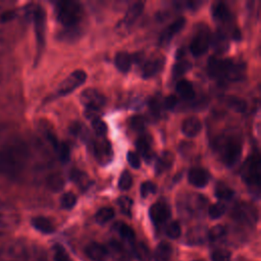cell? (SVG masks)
<instances>
[{"instance_id":"cell-13","label":"cell","mask_w":261,"mask_h":261,"mask_svg":"<svg viewBox=\"0 0 261 261\" xmlns=\"http://www.w3.org/2000/svg\"><path fill=\"white\" fill-rule=\"evenodd\" d=\"M209 173L206 169L202 167H193L189 170L188 180L196 188H204L209 181Z\"/></svg>"},{"instance_id":"cell-36","label":"cell","mask_w":261,"mask_h":261,"mask_svg":"<svg viewBox=\"0 0 261 261\" xmlns=\"http://www.w3.org/2000/svg\"><path fill=\"white\" fill-rule=\"evenodd\" d=\"M226 104L228 105L229 108H231L232 110L243 113L246 111L247 109V103L244 99L240 98V97H236V96H230L227 97L226 99Z\"/></svg>"},{"instance_id":"cell-48","label":"cell","mask_w":261,"mask_h":261,"mask_svg":"<svg viewBox=\"0 0 261 261\" xmlns=\"http://www.w3.org/2000/svg\"><path fill=\"white\" fill-rule=\"evenodd\" d=\"M156 192V186L151 182V181H144L142 185H141V188H140V193H141V196L143 198H146L148 197L149 195L151 194H154Z\"/></svg>"},{"instance_id":"cell-23","label":"cell","mask_w":261,"mask_h":261,"mask_svg":"<svg viewBox=\"0 0 261 261\" xmlns=\"http://www.w3.org/2000/svg\"><path fill=\"white\" fill-rule=\"evenodd\" d=\"M213 18L218 22H226L230 19V11L223 2L213 4L211 8Z\"/></svg>"},{"instance_id":"cell-34","label":"cell","mask_w":261,"mask_h":261,"mask_svg":"<svg viewBox=\"0 0 261 261\" xmlns=\"http://www.w3.org/2000/svg\"><path fill=\"white\" fill-rule=\"evenodd\" d=\"M234 192L224 182H218L215 187V196L220 200H229L233 197Z\"/></svg>"},{"instance_id":"cell-54","label":"cell","mask_w":261,"mask_h":261,"mask_svg":"<svg viewBox=\"0 0 261 261\" xmlns=\"http://www.w3.org/2000/svg\"><path fill=\"white\" fill-rule=\"evenodd\" d=\"M0 81H1V71H0Z\"/></svg>"},{"instance_id":"cell-49","label":"cell","mask_w":261,"mask_h":261,"mask_svg":"<svg viewBox=\"0 0 261 261\" xmlns=\"http://www.w3.org/2000/svg\"><path fill=\"white\" fill-rule=\"evenodd\" d=\"M149 107H150V110L153 113V115L158 116L161 112L163 105H162V102L157 97H152L149 101Z\"/></svg>"},{"instance_id":"cell-18","label":"cell","mask_w":261,"mask_h":261,"mask_svg":"<svg viewBox=\"0 0 261 261\" xmlns=\"http://www.w3.org/2000/svg\"><path fill=\"white\" fill-rule=\"evenodd\" d=\"M164 59L162 58H152L146 61L141 69V74L144 79H150L155 76L163 67Z\"/></svg>"},{"instance_id":"cell-1","label":"cell","mask_w":261,"mask_h":261,"mask_svg":"<svg viewBox=\"0 0 261 261\" xmlns=\"http://www.w3.org/2000/svg\"><path fill=\"white\" fill-rule=\"evenodd\" d=\"M29 159L27 144L17 136L0 139V173L16 178L23 171Z\"/></svg>"},{"instance_id":"cell-44","label":"cell","mask_w":261,"mask_h":261,"mask_svg":"<svg viewBox=\"0 0 261 261\" xmlns=\"http://www.w3.org/2000/svg\"><path fill=\"white\" fill-rule=\"evenodd\" d=\"M60 38L62 40H69V41H74L76 39H79V37L81 36V30L79 27L75 28H68L65 29L63 32H61L60 34Z\"/></svg>"},{"instance_id":"cell-29","label":"cell","mask_w":261,"mask_h":261,"mask_svg":"<svg viewBox=\"0 0 261 261\" xmlns=\"http://www.w3.org/2000/svg\"><path fill=\"white\" fill-rule=\"evenodd\" d=\"M46 185L50 191L59 192L63 189L65 185V179L62 174L58 172H53L47 176Z\"/></svg>"},{"instance_id":"cell-55","label":"cell","mask_w":261,"mask_h":261,"mask_svg":"<svg viewBox=\"0 0 261 261\" xmlns=\"http://www.w3.org/2000/svg\"><path fill=\"white\" fill-rule=\"evenodd\" d=\"M196 261H203V260H196Z\"/></svg>"},{"instance_id":"cell-2","label":"cell","mask_w":261,"mask_h":261,"mask_svg":"<svg viewBox=\"0 0 261 261\" xmlns=\"http://www.w3.org/2000/svg\"><path fill=\"white\" fill-rule=\"evenodd\" d=\"M208 72L219 81L239 82L245 77L246 65L239 60L211 57L208 62Z\"/></svg>"},{"instance_id":"cell-28","label":"cell","mask_w":261,"mask_h":261,"mask_svg":"<svg viewBox=\"0 0 261 261\" xmlns=\"http://www.w3.org/2000/svg\"><path fill=\"white\" fill-rule=\"evenodd\" d=\"M173 161H174L173 154L169 151H164L161 154V156L158 158L156 166H155L157 173H161V172L168 170L172 166Z\"/></svg>"},{"instance_id":"cell-47","label":"cell","mask_w":261,"mask_h":261,"mask_svg":"<svg viewBox=\"0 0 261 261\" xmlns=\"http://www.w3.org/2000/svg\"><path fill=\"white\" fill-rule=\"evenodd\" d=\"M60 160L63 162H66L69 159V154H70V150L69 147L66 143H59V145L57 146V148L55 149Z\"/></svg>"},{"instance_id":"cell-43","label":"cell","mask_w":261,"mask_h":261,"mask_svg":"<svg viewBox=\"0 0 261 261\" xmlns=\"http://www.w3.org/2000/svg\"><path fill=\"white\" fill-rule=\"evenodd\" d=\"M132 186H133V176H132V174H130L128 171L124 170V171L120 174V176H119V179H118V187H119L120 190L126 191V190L130 189Z\"/></svg>"},{"instance_id":"cell-30","label":"cell","mask_w":261,"mask_h":261,"mask_svg":"<svg viewBox=\"0 0 261 261\" xmlns=\"http://www.w3.org/2000/svg\"><path fill=\"white\" fill-rule=\"evenodd\" d=\"M172 253V248L169 243L161 242L156 247L154 252V258L156 261H168Z\"/></svg>"},{"instance_id":"cell-15","label":"cell","mask_w":261,"mask_h":261,"mask_svg":"<svg viewBox=\"0 0 261 261\" xmlns=\"http://www.w3.org/2000/svg\"><path fill=\"white\" fill-rule=\"evenodd\" d=\"M106 249L113 261H129L130 255L121 242L112 240Z\"/></svg>"},{"instance_id":"cell-11","label":"cell","mask_w":261,"mask_h":261,"mask_svg":"<svg viewBox=\"0 0 261 261\" xmlns=\"http://www.w3.org/2000/svg\"><path fill=\"white\" fill-rule=\"evenodd\" d=\"M94 155L100 164H108L113 158V151L110 142L107 139L97 140L94 143Z\"/></svg>"},{"instance_id":"cell-25","label":"cell","mask_w":261,"mask_h":261,"mask_svg":"<svg viewBox=\"0 0 261 261\" xmlns=\"http://www.w3.org/2000/svg\"><path fill=\"white\" fill-rule=\"evenodd\" d=\"M206 239H207V230H205V228L201 226L193 227L187 233V244L189 245L203 244Z\"/></svg>"},{"instance_id":"cell-4","label":"cell","mask_w":261,"mask_h":261,"mask_svg":"<svg viewBox=\"0 0 261 261\" xmlns=\"http://www.w3.org/2000/svg\"><path fill=\"white\" fill-rule=\"evenodd\" d=\"M56 17L65 28H75L83 18V7L76 1H59L55 6Z\"/></svg>"},{"instance_id":"cell-21","label":"cell","mask_w":261,"mask_h":261,"mask_svg":"<svg viewBox=\"0 0 261 261\" xmlns=\"http://www.w3.org/2000/svg\"><path fill=\"white\" fill-rule=\"evenodd\" d=\"M213 49L221 54L226 52L229 47V41L227 35L223 31H217L213 36H211V44Z\"/></svg>"},{"instance_id":"cell-31","label":"cell","mask_w":261,"mask_h":261,"mask_svg":"<svg viewBox=\"0 0 261 261\" xmlns=\"http://www.w3.org/2000/svg\"><path fill=\"white\" fill-rule=\"evenodd\" d=\"M69 177L74 184H76L83 190H86L90 186V182H91L88 174L80 169H72L70 171Z\"/></svg>"},{"instance_id":"cell-35","label":"cell","mask_w":261,"mask_h":261,"mask_svg":"<svg viewBox=\"0 0 261 261\" xmlns=\"http://www.w3.org/2000/svg\"><path fill=\"white\" fill-rule=\"evenodd\" d=\"M114 214H115V212H114L113 208H111V207H102L97 211V213L95 215V218H96V221L98 223L104 224V223L110 221L114 217Z\"/></svg>"},{"instance_id":"cell-40","label":"cell","mask_w":261,"mask_h":261,"mask_svg":"<svg viewBox=\"0 0 261 261\" xmlns=\"http://www.w3.org/2000/svg\"><path fill=\"white\" fill-rule=\"evenodd\" d=\"M165 233L169 239H178L181 233V227L180 224L177 221H172L170 222L165 229Z\"/></svg>"},{"instance_id":"cell-5","label":"cell","mask_w":261,"mask_h":261,"mask_svg":"<svg viewBox=\"0 0 261 261\" xmlns=\"http://www.w3.org/2000/svg\"><path fill=\"white\" fill-rule=\"evenodd\" d=\"M211 44V32L206 24H200L196 29L194 37L190 43V51L195 57H199L207 52Z\"/></svg>"},{"instance_id":"cell-45","label":"cell","mask_w":261,"mask_h":261,"mask_svg":"<svg viewBox=\"0 0 261 261\" xmlns=\"http://www.w3.org/2000/svg\"><path fill=\"white\" fill-rule=\"evenodd\" d=\"M53 253H54L55 261H71L68 254L66 253L65 249L59 244H56L53 247Z\"/></svg>"},{"instance_id":"cell-26","label":"cell","mask_w":261,"mask_h":261,"mask_svg":"<svg viewBox=\"0 0 261 261\" xmlns=\"http://www.w3.org/2000/svg\"><path fill=\"white\" fill-rule=\"evenodd\" d=\"M176 92L185 100H190L195 97L194 86L190 81H188L186 79H181L177 82Z\"/></svg>"},{"instance_id":"cell-19","label":"cell","mask_w":261,"mask_h":261,"mask_svg":"<svg viewBox=\"0 0 261 261\" xmlns=\"http://www.w3.org/2000/svg\"><path fill=\"white\" fill-rule=\"evenodd\" d=\"M113 229L118 233L122 242L134 247V245L136 244V236H135V231L129 225H127L124 222L118 221L113 225Z\"/></svg>"},{"instance_id":"cell-7","label":"cell","mask_w":261,"mask_h":261,"mask_svg":"<svg viewBox=\"0 0 261 261\" xmlns=\"http://www.w3.org/2000/svg\"><path fill=\"white\" fill-rule=\"evenodd\" d=\"M81 102L87 110L100 111L106 103V97L100 91L88 88L81 93Z\"/></svg>"},{"instance_id":"cell-42","label":"cell","mask_w":261,"mask_h":261,"mask_svg":"<svg viewBox=\"0 0 261 261\" xmlns=\"http://www.w3.org/2000/svg\"><path fill=\"white\" fill-rule=\"evenodd\" d=\"M91 121H92V126L98 136L104 137L107 134L108 127L103 119H101L100 117H97V118L92 119Z\"/></svg>"},{"instance_id":"cell-10","label":"cell","mask_w":261,"mask_h":261,"mask_svg":"<svg viewBox=\"0 0 261 261\" xmlns=\"http://www.w3.org/2000/svg\"><path fill=\"white\" fill-rule=\"evenodd\" d=\"M35 34L37 39V46L39 52L43 49L45 44V30H46V12L41 6H37L33 13Z\"/></svg>"},{"instance_id":"cell-14","label":"cell","mask_w":261,"mask_h":261,"mask_svg":"<svg viewBox=\"0 0 261 261\" xmlns=\"http://www.w3.org/2000/svg\"><path fill=\"white\" fill-rule=\"evenodd\" d=\"M186 24V19L184 17H178L168 24L160 34L159 42L160 44L168 43L177 33H179Z\"/></svg>"},{"instance_id":"cell-9","label":"cell","mask_w":261,"mask_h":261,"mask_svg":"<svg viewBox=\"0 0 261 261\" xmlns=\"http://www.w3.org/2000/svg\"><path fill=\"white\" fill-rule=\"evenodd\" d=\"M233 218L245 224H254L258 220L257 209L248 203H240L232 210Z\"/></svg>"},{"instance_id":"cell-6","label":"cell","mask_w":261,"mask_h":261,"mask_svg":"<svg viewBox=\"0 0 261 261\" xmlns=\"http://www.w3.org/2000/svg\"><path fill=\"white\" fill-rule=\"evenodd\" d=\"M87 79V73L83 69H76L72 71L57 88L56 94L58 97L68 95L76 88L82 86Z\"/></svg>"},{"instance_id":"cell-41","label":"cell","mask_w":261,"mask_h":261,"mask_svg":"<svg viewBox=\"0 0 261 261\" xmlns=\"http://www.w3.org/2000/svg\"><path fill=\"white\" fill-rule=\"evenodd\" d=\"M230 252L223 248L214 249L211 253V260L212 261H229Z\"/></svg>"},{"instance_id":"cell-16","label":"cell","mask_w":261,"mask_h":261,"mask_svg":"<svg viewBox=\"0 0 261 261\" xmlns=\"http://www.w3.org/2000/svg\"><path fill=\"white\" fill-rule=\"evenodd\" d=\"M17 221V217L12 208L8 205H0V231L10 229Z\"/></svg>"},{"instance_id":"cell-32","label":"cell","mask_w":261,"mask_h":261,"mask_svg":"<svg viewBox=\"0 0 261 261\" xmlns=\"http://www.w3.org/2000/svg\"><path fill=\"white\" fill-rule=\"evenodd\" d=\"M133 252L139 261H151L152 259V254L149 247L143 242L135 244L133 247Z\"/></svg>"},{"instance_id":"cell-33","label":"cell","mask_w":261,"mask_h":261,"mask_svg":"<svg viewBox=\"0 0 261 261\" xmlns=\"http://www.w3.org/2000/svg\"><path fill=\"white\" fill-rule=\"evenodd\" d=\"M137 149L139 151V154L147 161H149L152 158V150L150 147V144L146 138H140L136 143Z\"/></svg>"},{"instance_id":"cell-27","label":"cell","mask_w":261,"mask_h":261,"mask_svg":"<svg viewBox=\"0 0 261 261\" xmlns=\"http://www.w3.org/2000/svg\"><path fill=\"white\" fill-rule=\"evenodd\" d=\"M114 63L118 70L121 72H127L132 66V56L125 51L117 52L114 57Z\"/></svg>"},{"instance_id":"cell-3","label":"cell","mask_w":261,"mask_h":261,"mask_svg":"<svg viewBox=\"0 0 261 261\" xmlns=\"http://www.w3.org/2000/svg\"><path fill=\"white\" fill-rule=\"evenodd\" d=\"M220 154L221 161L226 166H233L241 158L243 152V145L241 140L236 136L220 137L215 145Z\"/></svg>"},{"instance_id":"cell-52","label":"cell","mask_w":261,"mask_h":261,"mask_svg":"<svg viewBox=\"0 0 261 261\" xmlns=\"http://www.w3.org/2000/svg\"><path fill=\"white\" fill-rule=\"evenodd\" d=\"M127 161L129 163V165L133 168H140L141 167V159H140V155H138V153L134 152V151H129L127 153Z\"/></svg>"},{"instance_id":"cell-50","label":"cell","mask_w":261,"mask_h":261,"mask_svg":"<svg viewBox=\"0 0 261 261\" xmlns=\"http://www.w3.org/2000/svg\"><path fill=\"white\" fill-rule=\"evenodd\" d=\"M129 124L130 126L136 129V130H142L145 127L146 124V120L143 116L141 115H134L130 120H129Z\"/></svg>"},{"instance_id":"cell-22","label":"cell","mask_w":261,"mask_h":261,"mask_svg":"<svg viewBox=\"0 0 261 261\" xmlns=\"http://www.w3.org/2000/svg\"><path fill=\"white\" fill-rule=\"evenodd\" d=\"M32 225L42 233L49 234L55 231V225L51 219L44 216H36L32 218Z\"/></svg>"},{"instance_id":"cell-51","label":"cell","mask_w":261,"mask_h":261,"mask_svg":"<svg viewBox=\"0 0 261 261\" xmlns=\"http://www.w3.org/2000/svg\"><path fill=\"white\" fill-rule=\"evenodd\" d=\"M189 69V62L185 61V60H179L177 61L174 66H173V75L177 76L179 74H182L185 71H187Z\"/></svg>"},{"instance_id":"cell-17","label":"cell","mask_w":261,"mask_h":261,"mask_svg":"<svg viewBox=\"0 0 261 261\" xmlns=\"http://www.w3.org/2000/svg\"><path fill=\"white\" fill-rule=\"evenodd\" d=\"M85 253L87 257L92 261H105L108 257L106 247L96 242L87 245V247L85 248Z\"/></svg>"},{"instance_id":"cell-39","label":"cell","mask_w":261,"mask_h":261,"mask_svg":"<svg viewBox=\"0 0 261 261\" xmlns=\"http://www.w3.org/2000/svg\"><path fill=\"white\" fill-rule=\"evenodd\" d=\"M60 204L64 209H71L76 204V196L72 192H66L61 196Z\"/></svg>"},{"instance_id":"cell-20","label":"cell","mask_w":261,"mask_h":261,"mask_svg":"<svg viewBox=\"0 0 261 261\" xmlns=\"http://www.w3.org/2000/svg\"><path fill=\"white\" fill-rule=\"evenodd\" d=\"M202 128L201 120L196 116L187 117L181 123V132L187 137H196Z\"/></svg>"},{"instance_id":"cell-12","label":"cell","mask_w":261,"mask_h":261,"mask_svg":"<svg viewBox=\"0 0 261 261\" xmlns=\"http://www.w3.org/2000/svg\"><path fill=\"white\" fill-rule=\"evenodd\" d=\"M170 213L169 206L162 201L154 203L149 210L150 218L156 225L164 223L170 217Z\"/></svg>"},{"instance_id":"cell-24","label":"cell","mask_w":261,"mask_h":261,"mask_svg":"<svg viewBox=\"0 0 261 261\" xmlns=\"http://www.w3.org/2000/svg\"><path fill=\"white\" fill-rule=\"evenodd\" d=\"M143 9H144L143 2H136V3L132 4L128 7V9L124 15V18L122 20L124 25H126V27L132 25L138 19V17L141 15Z\"/></svg>"},{"instance_id":"cell-8","label":"cell","mask_w":261,"mask_h":261,"mask_svg":"<svg viewBox=\"0 0 261 261\" xmlns=\"http://www.w3.org/2000/svg\"><path fill=\"white\" fill-rule=\"evenodd\" d=\"M244 180L248 184L249 187H253L256 189L257 193L259 194V187H260V158L259 156L253 155L244 170L243 174Z\"/></svg>"},{"instance_id":"cell-38","label":"cell","mask_w":261,"mask_h":261,"mask_svg":"<svg viewBox=\"0 0 261 261\" xmlns=\"http://www.w3.org/2000/svg\"><path fill=\"white\" fill-rule=\"evenodd\" d=\"M226 211V206L222 202H217L215 204H212L208 209V214L210 218L212 219H218L220 218Z\"/></svg>"},{"instance_id":"cell-53","label":"cell","mask_w":261,"mask_h":261,"mask_svg":"<svg viewBox=\"0 0 261 261\" xmlns=\"http://www.w3.org/2000/svg\"><path fill=\"white\" fill-rule=\"evenodd\" d=\"M162 105L166 109H173L177 105V98L174 95H168L165 97Z\"/></svg>"},{"instance_id":"cell-37","label":"cell","mask_w":261,"mask_h":261,"mask_svg":"<svg viewBox=\"0 0 261 261\" xmlns=\"http://www.w3.org/2000/svg\"><path fill=\"white\" fill-rule=\"evenodd\" d=\"M226 226L223 224H217L207 231V239L211 242H216L222 239L226 234Z\"/></svg>"},{"instance_id":"cell-46","label":"cell","mask_w":261,"mask_h":261,"mask_svg":"<svg viewBox=\"0 0 261 261\" xmlns=\"http://www.w3.org/2000/svg\"><path fill=\"white\" fill-rule=\"evenodd\" d=\"M117 203H118V206H119L120 210L124 214H127V215L130 214V210H132V206H133V200L130 198H128L126 196L120 197L117 200Z\"/></svg>"}]
</instances>
